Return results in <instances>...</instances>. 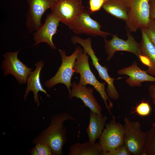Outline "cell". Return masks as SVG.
Instances as JSON below:
<instances>
[{
    "label": "cell",
    "instance_id": "6da1fadb",
    "mask_svg": "<svg viewBox=\"0 0 155 155\" xmlns=\"http://www.w3.org/2000/svg\"><path fill=\"white\" fill-rule=\"evenodd\" d=\"M67 120L78 122L71 115L65 112L52 115L49 126L34 138L32 143L45 144L51 148L53 155L63 154V148L67 142V130L64 122Z\"/></svg>",
    "mask_w": 155,
    "mask_h": 155
},
{
    "label": "cell",
    "instance_id": "7a4b0ae2",
    "mask_svg": "<svg viewBox=\"0 0 155 155\" xmlns=\"http://www.w3.org/2000/svg\"><path fill=\"white\" fill-rule=\"evenodd\" d=\"M88 55L83 50L78 55L73 67L74 72L79 73L80 78L79 84L84 86L88 84L92 86L100 94L104 102L106 108L112 118L114 117L112 114L111 109L113 107V103L108 97L105 90L106 82H99L90 69Z\"/></svg>",
    "mask_w": 155,
    "mask_h": 155
},
{
    "label": "cell",
    "instance_id": "3957f363",
    "mask_svg": "<svg viewBox=\"0 0 155 155\" xmlns=\"http://www.w3.org/2000/svg\"><path fill=\"white\" fill-rule=\"evenodd\" d=\"M126 7V29L130 32L147 27L151 20L150 0H123Z\"/></svg>",
    "mask_w": 155,
    "mask_h": 155
},
{
    "label": "cell",
    "instance_id": "277c9868",
    "mask_svg": "<svg viewBox=\"0 0 155 155\" xmlns=\"http://www.w3.org/2000/svg\"><path fill=\"white\" fill-rule=\"evenodd\" d=\"M124 121V144L131 155H142L146 133L142 131L139 121H131L127 117Z\"/></svg>",
    "mask_w": 155,
    "mask_h": 155
},
{
    "label": "cell",
    "instance_id": "5b68a950",
    "mask_svg": "<svg viewBox=\"0 0 155 155\" xmlns=\"http://www.w3.org/2000/svg\"><path fill=\"white\" fill-rule=\"evenodd\" d=\"M71 41L75 44L77 43L80 44L83 48L84 51L90 57L92 64L97 71L100 78L104 80L108 85L106 92L109 98L113 100H118L119 95L113 84L115 79L109 75L107 67L105 66H102L99 63V59L96 56L92 48L91 38L89 37L84 39L79 36L74 35L71 38Z\"/></svg>",
    "mask_w": 155,
    "mask_h": 155
},
{
    "label": "cell",
    "instance_id": "8992f818",
    "mask_svg": "<svg viewBox=\"0 0 155 155\" xmlns=\"http://www.w3.org/2000/svg\"><path fill=\"white\" fill-rule=\"evenodd\" d=\"M82 50L80 47H77L73 53L67 56L65 51L59 49V53L62 59L61 64L55 75L44 82L45 87L51 88L58 84L62 83L66 86L69 92L71 85V79L74 73L73 67L75 63Z\"/></svg>",
    "mask_w": 155,
    "mask_h": 155
},
{
    "label": "cell",
    "instance_id": "52a82bcc",
    "mask_svg": "<svg viewBox=\"0 0 155 155\" xmlns=\"http://www.w3.org/2000/svg\"><path fill=\"white\" fill-rule=\"evenodd\" d=\"M82 0H57L51 8V14L59 22L68 26L83 12Z\"/></svg>",
    "mask_w": 155,
    "mask_h": 155
},
{
    "label": "cell",
    "instance_id": "ba28073f",
    "mask_svg": "<svg viewBox=\"0 0 155 155\" xmlns=\"http://www.w3.org/2000/svg\"><path fill=\"white\" fill-rule=\"evenodd\" d=\"M90 11L84 9L68 26L74 33L84 34L92 37L100 36L104 39L109 35H112L110 33L102 31V25L98 22L93 19Z\"/></svg>",
    "mask_w": 155,
    "mask_h": 155
},
{
    "label": "cell",
    "instance_id": "9c48e42d",
    "mask_svg": "<svg viewBox=\"0 0 155 155\" xmlns=\"http://www.w3.org/2000/svg\"><path fill=\"white\" fill-rule=\"evenodd\" d=\"M105 126L99 138L102 152H107L124 144L123 125L116 122L115 118Z\"/></svg>",
    "mask_w": 155,
    "mask_h": 155
},
{
    "label": "cell",
    "instance_id": "30bf717a",
    "mask_svg": "<svg viewBox=\"0 0 155 155\" xmlns=\"http://www.w3.org/2000/svg\"><path fill=\"white\" fill-rule=\"evenodd\" d=\"M19 51L7 52L4 54V60L2 62L1 68L4 76L11 74L19 84H23L27 82L33 69L28 67L18 59V55Z\"/></svg>",
    "mask_w": 155,
    "mask_h": 155
},
{
    "label": "cell",
    "instance_id": "8fae6325",
    "mask_svg": "<svg viewBox=\"0 0 155 155\" xmlns=\"http://www.w3.org/2000/svg\"><path fill=\"white\" fill-rule=\"evenodd\" d=\"M127 39L124 40L119 38L116 34L112 35V39L108 40L104 39L105 49L106 53L108 56V61H110L115 53L118 51L129 52L134 54L139 59L140 55L139 43L137 42L130 32L127 29Z\"/></svg>",
    "mask_w": 155,
    "mask_h": 155
},
{
    "label": "cell",
    "instance_id": "7c38bea8",
    "mask_svg": "<svg viewBox=\"0 0 155 155\" xmlns=\"http://www.w3.org/2000/svg\"><path fill=\"white\" fill-rule=\"evenodd\" d=\"M29 9L26 16V24L30 33L35 31L42 25V17L46 11L51 8L53 0H27Z\"/></svg>",
    "mask_w": 155,
    "mask_h": 155
},
{
    "label": "cell",
    "instance_id": "4fadbf2b",
    "mask_svg": "<svg viewBox=\"0 0 155 155\" xmlns=\"http://www.w3.org/2000/svg\"><path fill=\"white\" fill-rule=\"evenodd\" d=\"M59 22L51 13L47 15L44 24L33 34L34 45L45 42L52 49H57L53 41V38L57 32Z\"/></svg>",
    "mask_w": 155,
    "mask_h": 155
},
{
    "label": "cell",
    "instance_id": "5bb4252c",
    "mask_svg": "<svg viewBox=\"0 0 155 155\" xmlns=\"http://www.w3.org/2000/svg\"><path fill=\"white\" fill-rule=\"evenodd\" d=\"M71 87L72 89L68 92L69 99L74 97L80 99L84 106L88 107L90 111L98 114L102 113V107L93 94V89L75 82L71 83Z\"/></svg>",
    "mask_w": 155,
    "mask_h": 155
},
{
    "label": "cell",
    "instance_id": "9a60e30c",
    "mask_svg": "<svg viewBox=\"0 0 155 155\" xmlns=\"http://www.w3.org/2000/svg\"><path fill=\"white\" fill-rule=\"evenodd\" d=\"M117 73L128 75L129 78L125 82L131 87L141 86L142 83L145 82H155V77L148 74L147 71L141 69L136 61L131 66L118 70Z\"/></svg>",
    "mask_w": 155,
    "mask_h": 155
},
{
    "label": "cell",
    "instance_id": "2e32d148",
    "mask_svg": "<svg viewBox=\"0 0 155 155\" xmlns=\"http://www.w3.org/2000/svg\"><path fill=\"white\" fill-rule=\"evenodd\" d=\"M35 65V69L31 72L27 78V86L24 99L26 100L29 93L32 91L34 94V102L37 103V106H38L40 105L38 95L39 92L44 93L48 97L50 98V96L43 88L40 81V72L44 66V63L42 60H40L36 63Z\"/></svg>",
    "mask_w": 155,
    "mask_h": 155
},
{
    "label": "cell",
    "instance_id": "e0dca14e",
    "mask_svg": "<svg viewBox=\"0 0 155 155\" xmlns=\"http://www.w3.org/2000/svg\"><path fill=\"white\" fill-rule=\"evenodd\" d=\"M107 117L102 113L98 114L90 111L89 122L86 129L88 142L93 144L100 136L105 125Z\"/></svg>",
    "mask_w": 155,
    "mask_h": 155
},
{
    "label": "cell",
    "instance_id": "ac0fdd59",
    "mask_svg": "<svg viewBox=\"0 0 155 155\" xmlns=\"http://www.w3.org/2000/svg\"><path fill=\"white\" fill-rule=\"evenodd\" d=\"M142 40L139 43L140 55H143L150 60L152 65L151 68L147 71L151 75H155V46L154 45L145 32L141 29Z\"/></svg>",
    "mask_w": 155,
    "mask_h": 155
},
{
    "label": "cell",
    "instance_id": "d6986e66",
    "mask_svg": "<svg viewBox=\"0 0 155 155\" xmlns=\"http://www.w3.org/2000/svg\"><path fill=\"white\" fill-rule=\"evenodd\" d=\"M102 152L99 143H76L69 147V155H101Z\"/></svg>",
    "mask_w": 155,
    "mask_h": 155
},
{
    "label": "cell",
    "instance_id": "ffe728a7",
    "mask_svg": "<svg viewBox=\"0 0 155 155\" xmlns=\"http://www.w3.org/2000/svg\"><path fill=\"white\" fill-rule=\"evenodd\" d=\"M102 8L117 18L125 22L127 20V9L123 0H106Z\"/></svg>",
    "mask_w": 155,
    "mask_h": 155
},
{
    "label": "cell",
    "instance_id": "44dd1931",
    "mask_svg": "<svg viewBox=\"0 0 155 155\" xmlns=\"http://www.w3.org/2000/svg\"><path fill=\"white\" fill-rule=\"evenodd\" d=\"M146 137L142 155H155V126L146 132Z\"/></svg>",
    "mask_w": 155,
    "mask_h": 155
},
{
    "label": "cell",
    "instance_id": "7402d4cb",
    "mask_svg": "<svg viewBox=\"0 0 155 155\" xmlns=\"http://www.w3.org/2000/svg\"><path fill=\"white\" fill-rule=\"evenodd\" d=\"M132 112V113H136L141 117H145L149 115L151 111V107L149 104L147 102L143 101L136 107Z\"/></svg>",
    "mask_w": 155,
    "mask_h": 155
},
{
    "label": "cell",
    "instance_id": "603a6c76",
    "mask_svg": "<svg viewBox=\"0 0 155 155\" xmlns=\"http://www.w3.org/2000/svg\"><path fill=\"white\" fill-rule=\"evenodd\" d=\"M143 30L150 41L155 46V22L151 20L148 26Z\"/></svg>",
    "mask_w": 155,
    "mask_h": 155
},
{
    "label": "cell",
    "instance_id": "cb8c5ba5",
    "mask_svg": "<svg viewBox=\"0 0 155 155\" xmlns=\"http://www.w3.org/2000/svg\"><path fill=\"white\" fill-rule=\"evenodd\" d=\"M101 155H131L124 144L107 152H102Z\"/></svg>",
    "mask_w": 155,
    "mask_h": 155
},
{
    "label": "cell",
    "instance_id": "d4e9b609",
    "mask_svg": "<svg viewBox=\"0 0 155 155\" xmlns=\"http://www.w3.org/2000/svg\"><path fill=\"white\" fill-rule=\"evenodd\" d=\"M35 144V147L39 155H53L51 149L48 145L41 143Z\"/></svg>",
    "mask_w": 155,
    "mask_h": 155
},
{
    "label": "cell",
    "instance_id": "484cf974",
    "mask_svg": "<svg viewBox=\"0 0 155 155\" xmlns=\"http://www.w3.org/2000/svg\"><path fill=\"white\" fill-rule=\"evenodd\" d=\"M106 0H89V9L91 13L99 11L102 8Z\"/></svg>",
    "mask_w": 155,
    "mask_h": 155
},
{
    "label": "cell",
    "instance_id": "4316f807",
    "mask_svg": "<svg viewBox=\"0 0 155 155\" xmlns=\"http://www.w3.org/2000/svg\"><path fill=\"white\" fill-rule=\"evenodd\" d=\"M148 91L150 97L152 99L153 104L155 105V85L152 84L148 87ZM155 126V122L152 124V127Z\"/></svg>",
    "mask_w": 155,
    "mask_h": 155
},
{
    "label": "cell",
    "instance_id": "83f0119b",
    "mask_svg": "<svg viewBox=\"0 0 155 155\" xmlns=\"http://www.w3.org/2000/svg\"><path fill=\"white\" fill-rule=\"evenodd\" d=\"M151 16L154 20L155 22V0H151V3L150 4Z\"/></svg>",
    "mask_w": 155,
    "mask_h": 155
},
{
    "label": "cell",
    "instance_id": "f1b7e54d",
    "mask_svg": "<svg viewBox=\"0 0 155 155\" xmlns=\"http://www.w3.org/2000/svg\"><path fill=\"white\" fill-rule=\"evenodd\" d=\"M30 153L31 155H39L35 146L32 148L30 150Z\"/></svg>",
    "mask_w": 155,
    "mask_h": 155
},
{
    "label": "cell",
    "instance_id": "f546056e",
    "mask_svg": "<svg viewBox=\"0 0 155 155\" xmlns=\"http://www.w3.org/2000/svg\"><path fill=\"white\" fill-rule=\"evenodd\" d=\"M54 2H56L57 0H53Z\"/></svg>",
    "mask_w": 155,
    "mask_h": 155
}]
</instances>
